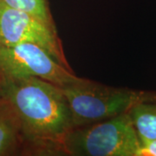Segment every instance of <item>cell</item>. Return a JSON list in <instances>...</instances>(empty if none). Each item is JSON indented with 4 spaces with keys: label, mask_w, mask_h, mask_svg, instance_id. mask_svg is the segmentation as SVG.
<instances>
[{
    "label": "cell",
    "mask_w": 156,
    "mask_h": 156,
    "mask_svg": "<svg viewBox=\"0 0 156 156\" xmlns=\"http://www.w3.org/2000/svg\"><path fill=\"white\" fill-rule=\"evenodd\" d=\"M71 112L73 128L88 126L130 110L140 90L115 88L80 77L62 87Z\"/></svg>",
    "instance_id": "3"
},
{
    "label": "cell",
    "mask_w": 156,
    "mask_h": 156,
    "mask_svg": "<svg viewBox=\"0 0 156 156\" xmlns=\"http://www.w3.org/2000/svg\"><path fill=\"white\" fill-rule=\"evenodd\" d=\"M0 2L11 8L25 11L50 26L56 27L49 0H0Z\"/></svg>",
    "instance_id": "8"
},
{
    "label": "cell",
    "mask_w": 156,
    "mask_h": 156,
    "mask_svg": "<svg viewBox=\"0 0 156 156\" xmlns=\"http://www.w3.org/2000/svg\"><path fill=\"white\" fill-rule=\"evenodd\" d=\"M0 75L11 77L35 76L61 88L80 78L72 69L58 62L44 48L30 43L0 44Z\"/></svg>",
    "instance_id": "4"
},
{
    "label": "cell",
    "mask_w": 156,
    "mask_h": 156,
    "mask_svg": "<svg viewBox=\"0 0 156 156\" xmlns=\"http://www.w3.org/2000/svg\"><path fill=\"white\" fill-rule=\"evenodd\" d=\"M141 140L129 111L122 115L72 128L67 134L64 155L139 156Z\"/></svg>",
    "instance_id": "2"
},
{
    "label": "cell",
    "mask_w": 156,
    "mask_h": 156,
    "mask_svg": "<svg viewBox=\"0 0 156 156\" xmlns=\"http://www.w3.org/2000/svg\"><path fill=\"white\" fill-rule=\"evenodd\" d=\"M139 156H156V139L141 140Z\"/></svg>",
    "instance_id": "9"
},
{
    "label": "cell",
    "mask_w": 156,
    "mask_h": 156,
    "mask_svg": "<svg viewBox=\"0 0 156 156\" xmlns=\"http://www.w3.org/2000/svg\"><path fill=\"white\" fill-rule=\"evenodd\" d=\"M129 114L141 140L156 139V91L140 90Z\"/></svg>",
    "instance_id": "7"
},
{
    "label": "cell",
    "mask_w": 156,
    "mask_h": 156,
    "mask_svg": "<svg viewBox=\"0 0 156 156\" xmlns=\"http://www.w3.org/2000/svg\"><path fill=\"white\" fill-rule=\"evenodd\" d=\"M23 155L22 127L11 103L0 98V156Z\"/></svg>",
    "instance_id": "6"
},
{
    "label": "cell",
    "mask_w": 156,
    "mask_h": 156,
    "mask_svg": "<svg viewBox=\"0 0 156 156\" xmlns=\"http://www.w3.org/2000/svg\"><path fill=\"white\" fill-rule=\"evenodd\" d=\"M30 43L44 48L68 69V62L56 27L0 2V44L14 45Z\"/></svg>",
    "instance_id": "5"
},
{
    "label": "cell",
    "mask_w": 156,
    "mask_h": 156,
    "mask_svg": "<svg viewBox=\"0 0 156 156\" xmlns=\"http://www.w3.org/2000/svg\"><path fill=\"white\" fill-rule=\"evenodd\" d=\"M0 98L11 103L20 119L23 155H64L73 124L61 87L35 76L0 75Z\"/></svg>",
    "instance_id": "1"
}]
</instances>
